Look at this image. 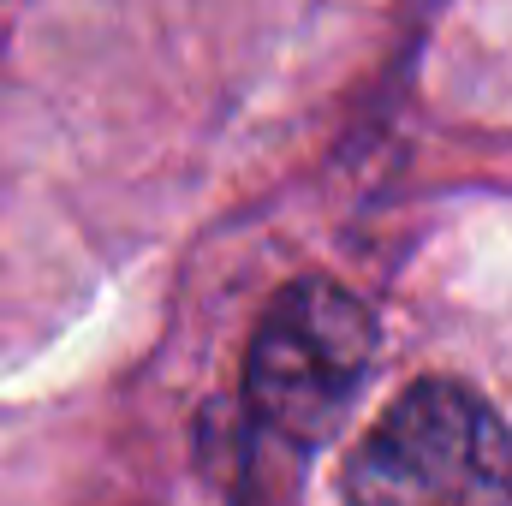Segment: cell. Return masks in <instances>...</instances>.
Here are the masks:
<instances>
[{
  "label": "cell",
  "instance_id": "6da1fadb",
  "mask_svg": "<svg viewBox=\"0 0 512 506\" xmlns=\"http://www.w3.org/2000/svg\"><path fill=\"white\" fill-rule=\"evenodd\" d=\"M376 316L328 274H304L274 292L251 334L245 358V405L251 423L292 453L322 447L364 381L376 370Z\"/></svg>",
  "mask_w": 512,
  "mask_h": 506
},
{
  "label": "cell",
  "instance_id": "7a4b0ae2",
  "mask_svg": "<svg viewBox=\"0 0 512 506\" xmlns=\"http://www.w3.org/2000/svg\"><path fill=\"white\" fill-rule=\"evenodd\" d=\"M346 506H512V435L453 376L411 381L346 459Z\"/></svg>",
  "mask_w": 512,
  "mask_h": 506
}]
</instances>
